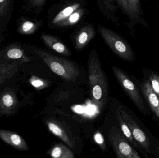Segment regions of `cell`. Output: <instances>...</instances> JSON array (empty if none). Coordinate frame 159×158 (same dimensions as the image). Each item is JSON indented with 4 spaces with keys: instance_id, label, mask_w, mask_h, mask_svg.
Here are the masks:
<instances>
[{
    "instance_id": "6da1fadb",
    "label": "cell",
    "mask_w": 159,
    "mask_h": 158,
    "mask_svg": "<svg viewBox=\"0 0 159 158\" xmlns=\"http://www.w3.org/2000/svg\"><path fill=\"white\" fill-rule=\"evenodd\" d=\"M117 108L139 147V152L145 157H150L153 155L157 143V137L153 135L134 113L126 106L120 105Z\"/></svg>"
},
{
    "instance_id": "7a4b0ae2",
    "label": "cell",
    "mask_w": 159,
    "mask_h": 158,
    "mask_svg": "<svg viewBox=\"0 0 159 158\" xmlns=\"http://www.w3.org/2000/svg\"><path fill=\"white\" fill-rule=\"evenodd\" d=\"M88 66L92 100L101 110L106 103L108 86L98 55L94 50L90 54Z\"/></svg>"
},
{
    "instance_id": "3957f363",
    "label": "cell",
    "mask_w": 159,
    "mask_h": 158,
    "mask_svg": "<svg viewBox=\"0 0 159 158\" xmlns=\"http://www.w3.org/2000/svg\"><path fill=\"white\" fill-rule=\"evenodd\" d=\"M112 70L120 85L139 111L145 116H151L152 113L144 98L141 82L138 79L115 66H112Z\"/></svg>"
},
{
    "instance_id": "277c9868",
    "label": "cell",
    "mask_w": 159,
    "mask_h": 158,
    "mask_svg": "<svg viewBox=\"0 0 159 158\" xmlns=\"http://www.w3.org/2000/svg\"><path fill=\"white\" fill-rule=\"evenodd\" d=\"M35 52L54 73L65 80L74 81L79 76L78 68L70 60L42 50H36Z\"/></svg>"
},
{
    "instance_id": "5b68a950",
    "label": "cell",
    "mask_w": 159,
    "mask_h": 158,
    "mask_svg": "<svg viewBox=\"0 0 159 158\" xmlns=\"http://www.w3.org/2000/svg\"><path fill=\"white\" fill-rule=\"evenodd\" d=\"M107 137L117 157L141 158L140 154L130 144L120 128L113 126L109 131Z\"/></svg>"
},
{
    "instance_id": "8992f818",
    "label": "cell",
    "mask_w": 159,
    "mask_h": 158,
    "mask_svg": "<svg viewBox=\"0 0 159 158\" xmlns=\"http://www.w3.org/2000/svg\"><path fill=\"white\" fill-rule=\"evenodd\" d=\"M99 30L107 44L117 55L127 61L134 60L131 50L117 33L102 26H99Z\"/></svg>"
},
{
    "instance_id": "52a82bcc",
    "label": "cell",
    "mask_w": 159,
    "mask_h": 158,
    "mask_svg": "<svg viewBox=\"0 0 159 158\" xmlns=\"http://www.w3.org/2000/svg\"><path fill=\"white\" fill-rule=\"evenodd\" d=\"M144 98L151 113L159 122V97L152 89L149 79L144 78L141 82Z\"/></svg>"
},
{
    "instance_id": "ba28073f",
    "label": "cell",
    "mask_w": 159,
    "mask_h": 158,
    "mask_svg": "<svg viewBox=\"0 0 159 158\" xmlns=\"http://www.w3.org/2000/svg\"><path fill=\"white\" fill-rule=\"evenodd\" d=\"M30 58L26 56L19 45H11L0 51V61L20 64L29 62Z\"/></svg>"
},
{
    "instance_id": "9c48e42d",
    "label": "cell",
    "mask_w": 159,
    "mask_h": 158,
    "mask_svg": "<svg viewBox=\"0 0 159 158\" xmlns=\"http://www.w3.org/2000/svg\"><path fill=\"white\" fill-rule=\"evenodd\" d=\"M18 100L15 91L6 88L0 93V114L12 115L18 106Z\"/></svg>"
},
{
    "instance_id": "30bf717a",
    "label": "cell",
    "mask_w": 159,
    "mask_h": 158,
    "mask_svg": "<svg viewBox=\"0 0 159 158\" xmlns=\"http://www.w3.org/2000/svg\"><path fill=\"white\" fill-rule=\"evenodd\" d=\"M46 122L48 130L53 134L60 138L70 147L74 148L75 143L73 137L61 122L54 120H48Z\"/></svg>"
},
{
    "instance_id": "8fae6325",
    "label": "cell",
    "mask_w": 159,
    "mask_h": 158,
    "mask_svg": "<svg viewBox=\"0 0 159 158\" xmlns=\"http://www.w3.org/2000/svg\"><path fill=\"white\" fill-rule=\"evenodd\" d=\"M0 138L12 147L22 151L29 150V146L24 139L18 134L7 130H0Z\"/></svg>"
},
{
    "instance_id": "7c38bea8",
    "label": "cell",
    "mask_w": 159,
    "mask_h": 158,
    "mask_svg": "<svg viewBox=\"0 0 159 158\" xmlns=\"http://www.w3.org/2000/svg\"><path fill=\"white\" fill-rule=\"evenodd\" d=\"M42 39L48 47L57 53L66 56L70 55V52L67 46L56 37L48 34H43Z\"/></svg>"
},
{
    "instance_id": "4fadbf2b",
    "label": "cell",
    "mask_w": 159,
    "mask_h": 158,
    "mask_svg": "<svg viewBox=\"0 0 159 158\" xmlns=\"http://www.w3.org/2000/svg\"><path fill=\"white\" fill-rule=\"evenodd\" d=\"M95 29L91 26H87L80 29L75 39V48L81 50L94 37Z\"/></svg>"
},
{
    "instance_id": "5bb4252c",
    "label": "cell",
    "mask_w": 159,
    "mask_h": 158,
    "mask_svg": "<svg viewBox=\"0 0 159 158\" xmlns=\"http://www.w3.org/2000/svg\"><path fill=\"white\" fill-rule=\"evenodd\" d=\"M20 65L18 63L0 61V85L16 75Z\"/></svg>"
},
{
    "instance_id": "9a60e30c",
    "label": "cell",
    "mask_w": 159,
    "mask_h": 158,
    "mask_svg": "<svg viewBox=\"0 0 159 158\" xmlns=\"http://www.w3.org/2000/svg\"><path fill=\"white\" fill-rule=\"evenodd\" d=\"M116 115L118 122L120 127V130L122 131V133L123 134L127 140L129 141L130 144L134 148L139 151V147L135 142L129 126L127 125V123L125 122L124 120L123 119L121 114H120V112L118 108H117L116 110Z\"/></svg>"
},
{
    "instance_id": "2e32d148",
    "label": "cell",
    "mask_w": 159,
    "mask_h": 158,
    "mask_svg": "<svg viewBox=\"0 0 159 158\" xmlns=\"http://www.w3.org/2000/svg\"><path fill=\"white\" fill-rule=\"evenodd\" d=\"M48 154L52 158H74V154L70 148L65 145L58 143L55 145L48 151Z\"/></svg>"
},
{
    "instance_id": "e0dca14e",
    "label": "cell",
    "mask_w": 159,
    "mask_h": 158,
    "mask_svg": "<svg viewBox=\"0 0 159 158\" xmlns=\"http://www.w3.org/2000/svg\"><path fill=\"white\" fill-rule=\"evenodd\" d=\"M80 6V4L76 3L65 7L55 16L52 21V23L55 25H57L60 22L65 20L75 11L79 8Z\"/></svg>"
},
{
    "instance_id": "ac0fdd59",
    "label": "cell",
    "mask_w": 159,
    "mask_h": 158,
    "mask_svg": "<svg viewBox=\"0 0 159 158\" xmlns=\"http://www.w3.org/2000/svg\"><path fill=\"white\" fill-rule=\"evenodd\" d=\"M143 73L144 78H147L154 92L159 97V73L150 69L143 68Z\"/></svg>"
},
{
    "instance_id": "d6986e66",
    "label": "cell",
    "mask_w": 159,
    "mask_h": 158,
    "mask_svg": "<svg viewBox=\"0 0 159 158\" xmlns=\"http://www.w3.org/2000/svg\"><path fill=\"white\" fill-rule=\"evenodd\" d=\"M83 13H84V10L83 9L78 8L72 14H71L69 17L67 18L65 20L60 22L57 25L60 27H67V26L75 25L77 23V22L80 20Z\"/></svg>"
},
{
    "instance_id": "ffe728a7",
    "label": "cell",
    "mask_w": 159,
    "mask_h": 158,
    "mask_svg": "<svg viewBox=\"0 0 159 158\" xmlns=\"http://www.w3.org/2000/svg\"><path fill=\"white\" fill-rule=\"evenodd\" d=\"M37 28V24L30 20H25L20 24L18 31L21 34H31L34 33Z\"/></svg>"
},
{
    "instance_id": "44dd1931",
    "label": "cell",
    "mask_w": 159,
    "mask_h": 158,
    "mask_svg": "<svg viewBox=\"0 0 159 158\" xmlns=\"http://www.w3.org/2000/svg\"><path fill=\"white\" fill-rule=\"evenodd\" d=\"M29 82L32 86L37 89H42L47 86L46 83L43 80L36 76H32L30 78Z\"/></svg>"
},
{
    "instance_id": "7402d4cb",
    "label": "cell",
    "mask_w": 159,
    "mask_h": 158,
    "mask_svg": "<svg viewBox=\"0 0 159 158\" xmlns=\"http://www.w3.org/2000/svg\"><path fill=\"white\" fill-rule=\"evenodd\" d=\"M10 0H0V19L7 16Z\"/></svg>"
},
{
    "instance_id": "603a6c76",
    "label": "cell",
    "mask_w": 159,
    "mask_h": 158,
    "mask_svg": "<svg viewBox=\"0 0 159 158\" xmlns=\"http://www.w3.org/2000/svg\"><path fill=\"white\" fill-rule=\"evenodd\" d=\"M94 139L95 142L101 147L102 149L105 151L106 149V145L102 135L99 132H96L94 135Z\"/></svg>"
},
{
    "instance_id": "cb8c5ba5",
    "label": "cell",
    "mask_w": 159,
    "mask_h": 158,
    "mask_svg": "<svg viewBox=\"0 0 159 158\" xmlns=\"http://www.w3.org/2000/svg\"><path fill=\"white\" fill-rule=\"evenodd\" d=\"M153 156L159 158V139L157 138V143L153 153Z\"/></svg>"
},
{
    "instance_id": "d4e9b609",
    "label": "cell",
    "mask_w": 159,
    "mask_h": 158,
    "mask_svg": "<svg viewBox=\"0 0 159 158\" xmlns=\"http://www.w3.org/2000/svg\"><path fill=\"white\" fill-rule=\"evenodd\" d=\"M32 4L34 6H40L43 5L46 0H31Z\"/></svg>"
},
{
    "instance_id": "484cf974",
    "label": "cell",
    "mask_w": 159,
    "mask_h": 158,
    "mask_svg": "<svg viewBox=\"0 0 159 158\" xmlns=\"http://www.w3.org/2000/svg\"><path fill=\"white\" fill-rule=\"evenodd\" d=\"M4 37L2 34H0V45L1 44L3 41Z\"/></svg>"
}]
</instances>
